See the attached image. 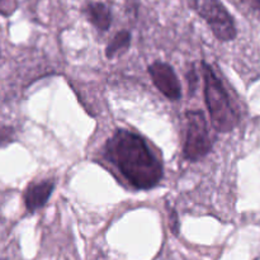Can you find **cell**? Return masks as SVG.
Segmentation results:
<instances>
[{"mask_svg": "<svg viewBox=\"0 0 260 260\" xmlns=\"http://www.w3.org/2000/svg\"><path fill=\"white\" fill-rule=\"evenodd\" d=\"M89 20L98 28L99 30L104 32L109 28L112 22V15L108 8L102 3H90L85 9Z\"/></svg>", "mask_w": 260, "mask_h": 260, "instance_id": "7", "label": "cell"}, {"mask_svg": "<svg viewBox=\"0 0 260 260\" xmlns=\"http://www.w3.org/2000/svg\"><path fill=\"white\" fill-rule=\"evenodd\" d=\"M129 42H131V35H129L127 30L117 33L116 37L112 40V42L109 43L108 47H107V51H106L107 57L113 58L116 57V56H118L119 53L124 52V51L128 48Z\"/></svg>", "mask_w": 260, "mask_h": 260, "instance_id": "8", "label": "cell"}, {"mask_svg": "<svg viewBox=\"0 0 260 260\" xmlns=\"http://www.w3.org/2000/svg\"><path fill=\"white\" fill-rule=\"evenodd\" d=\"M198 14L208 23L213 35L220 41H231L236 37L233 17L220 0H193Z\"/></svg>", "mask_w": 260, "mask_h": 260, "instance_id": "4", "label": "cell"}, {"mask_svg": "<svg viewBox=\"0 0 260 260\" xmlns=\"http://www.w3.org/2000/svg\"><path fill=\"white\" fill-rule=\"evenodd\" d=\"M149 73L156 88L172 101H178L182 95L180 84L170 65L165 62H154L150 65Z\"/></svg>", "mask_w": 260, "mask_h": 260, "instance_id": "5", "label": "cell"}, {"mask_svg": "<svg viewBox=\"0 0 260 260\" xmlns=\"http://www.w3.org/2000/svg\"><path fill=\"white\" fill-rule=\"evenodd\" d=\"M106 154L124 178L137 189H151L162 178V167L144 139L119 129L107 142Z\"/></svg>", "mask_w": 260, "mask_h": 260, "instance_id": "1", "label": "cell"}, {"mask_svg": "<svg viewBox=\"0 0 260 260\" xmlns=\"http://www.w3.org/2000/svg\"><path fill=\"white\" fill-rule=\"evenodd\" d=\"M55 188L53 180L32 183L24 192V205L28 212H36L47 203Z\"/></svg>", "mask_w": 260, "mask_h": 260, "instance_id": "6", "label": "cell"}, {"mask_svg": "<svg viewBox=\"0 0 260 260\" xmlns=\"http://www.w3.org/2000/svg\"><path fill=\"white\" fill-rule=\"evenodd\" d=\"M168 216H169L170 230L175 236H178V234H179V220H178V215L175 210L170 208L169 205H168Z\"/></svg>", "mask_w": 260, "mask_h": 260, "instance_id": "10", "label": "cell"}, {"mask_svg": "<svg viewBox=\"0 0 260 260\" xmlns=\"http://www.w3.org/2000/svg\"><path fill=\"white\" fill-rule=\"evenodd\" d=\"M197 75H196L194 69H190L189 73H188V85H189V91L190 93H194L196 88H197Z\"/></svg>", "mask_w": 260, "mask_h": 260, "instance_id": "11", "label": "cell"}, {"mask_svg": "<svg viewBox=\"0 0 260 260\" xmlns=\"http://www.w3.org/2000/svg\"><path fill=\"white\" fill-rule=\"evenodd\" d=\"M14 140V129L8 126H0V147L10 144Z\"/></svg>", "mask_w": 260, "mask_h": 260, "instance_id": "9", "label": "cell"}, {"mask_svg": "<svg viewBox=\"0 0 260 260\" xmlns=\"http://www.w3.org/2000/svg\"><path fill=\"white\" fill-rule=\"evenodd\" d=\"M185 121H187V132H185L184 157L190 161H197L205 157L212 147L207 122L201 111H188L185 113Z\"/></svg>", "mask_w": 260, "mask_h": 260, "instance_id": "3", "label": "cell"}, {"mask_svg": "<svg viewBox=\"0 0 260 260\" xmlns=\"http://www.w3.org/2000/svg\"><path fill=\"white\" fill-rule=\"evenodd\" d=\"M202 73L205 79L206 104L213 124L218 131L230 132L238 124V114L231 106L230 96L213 71L212 66L203 62Z\"/></svg>", "mask_w": 260, "mask_h": 260, "instance_id": "2", "label": "cell"}]
</instances>
